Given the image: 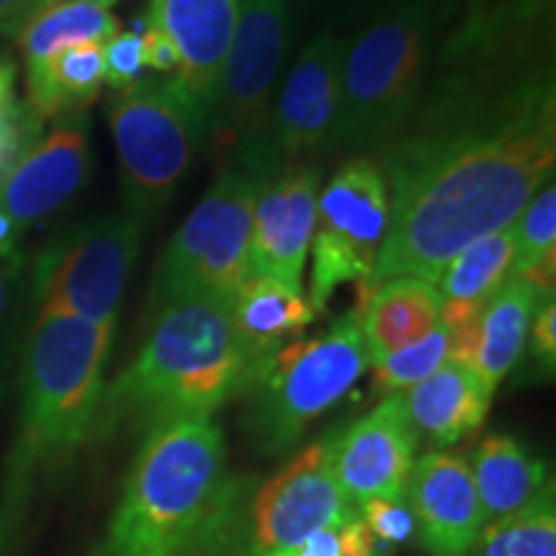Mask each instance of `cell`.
Wrapping results in <instances>:
<instances>
[{
    "instance_id": "32",
    "label": "cell",
    "mask_w": 556,
    "mask_h": 556,
    "mask_svg": "<svg viewBox=\"0 0 556 556\" xmlns=\"http://www.w3.org/2000/svg\"><path fill=\"white\" fill-rule=\"evenodd\" d=\"M361 507V520H364L374 539L381 544H407L415 536L413 513L402 500H368Z\"/></svg>"
},
{
    "instance_id": "12",
    "label": "cell",
    "mask_w": 556,
    "mask_h": 556,
    "mask_svg": "<svg viewBox=\"0 0 556 556\" xmlns=\"http://www.w3.org/2000/svg\"><path fill=\"white\" fill-rule=\"evenodd\" d=\"M345 39L336 31L312 37L289 70L270 111V163H302L332 144L340 109V62Z\"/></svg>"
},
{
    "instance_id": "39",
    "label": "cell",
    "mask_w": 556,
    "mask_h": 556,
    "mask_svg": "<svg viewBox=\"0 0 556 556\" xmlns=\"http://www.w3.org/2000/svg\"><path fill=\"white\" fill-rule=\"evenodd\" d=\"M52 3H58V0H29V21L37 16V13L50 9Z\"/></svg>"
},
{
    "instance_id": "2",
    "label": "cell",
    "mask_w": 556,
    "mask_h": 556,
    "mask_svg": "<svg viewBox=\"0 0 556 556\" xmlns=\"http://www.w3.org/2000/svg\"><path fill=\"white\" fill-rule=\"evenodd\" d=\"M240 482L214 417L144 435L122 497L90 556H229L238 544Z\"/></svg>"
},
{
    "instance_id": "18",
    "label": "cell",
    "mask_w": 556,
    "mask_h": 556,
    "mask_svg": "<svg viewBox=\"0 0 556 556\" xmlns=\"http://www.w3.org/2000/svg\"><path fill=\"white\" fill-rule=\"evenodd\" d=\"M417 435L433 446H456L484 426L492 392L467 364L446 361L435 374L402 394Z\"/></svg>"
},
{
    "instance_id": "41",
    "label": "cell",
    "mask_w": 556,
    "mask_h": 556,
    "mask_svg": "<svg viewBox=\"0 0 556 556\" xmlns=\"http://www.w3.org/2000/svg\"><path fill=\"white\" fill-rule=\"evenodd\" d=\"M270 556H289L287 552H283V554H270Z\"/></svg>"
},
{
    "instance_id": "5",
    "label": "cell",
    "mask_w": 556,
    "mask_h": 556,
    "mask_svg": "<svg viewBox=\"0 0 556 556\" xmlns=\"http://www.w3.org/2000/svg\"><path fill=\"white\" fill-rule=\"evenodd\" d=\"M368 368L358 312L338 317L323 336L291 340L253 368L245 426L255 448L283 456L302 441L312 422L356 387Z\"/></svg>"
},
{
    "instance_id": "10",
    "label": "cell",
    "mask_w": 556,
    "mask_h": 556,
    "mask_svg": "<svg viewBox=\"0 0 556 556\" xmlns=\"http://www.w3.org/2000/svg\"><path fill=\"white\" fill-rule=\"evenodd\" d=\"M389 222V193L381 165L358 155L340 165L317 199V222L312 235L309 304L325 312L343 283H358L366 294L377 266Z\"/></svg>"
},
{
    "instance_id": "33",
    "label": "cell",
    "mask_w": 556,
    "mask_h": 556,
    "mask_svg": "<svg viewBox=\"0 0 556 556\" xmlns=\"http://www.w3.org/2000/svg\"><path fill=\"white\" fill-rule=\"evenodd\" d=\"M528 353H531L533 364L539 366V371L552 377L556 368V302L554 294L544 296L539 302L536 312H533L531 330H528L526 340Z\"/></svg>"
},
{
    "instance_id": "34",
    "label": "cell",
    "mask_w": 556,
    "mask_h": 556,
    "mask_svg": "<svg viewBox=\"0 0 556 556\" xmlns=\"http://www.w3.org/2000/svg\"><path fill=\"white\" fill-rule=\"evenodd\" d=\"M142 60H144V70H152V73H160V75H173L180 65L176 45H173V41L165 37V34L160 31L150 18H148V29L142 34Z\"/></svg>"
},
{
    "instance_id": "22",
    "label": "cell",
    "mask_w": 556,
    "mask_h": 556,
    "mask_svg": "<svg viewBox=\"0 0 556 556\" xmlns=\"http://www.w3.org/2000/svg\"><path fill=\"white\" fill-rule=\"evenodd\" d=\"M516 258V229L486 235L454 255L441 278V325L462 328L475 323L484 304L510 281Z\"/></svg>"
},
{
    "instance_id": "40",
    "label": "cell",
    "mask_w": 556,
    "mask_h": 556,
    "mask_svg": "<svg viewBox=\"0 0 556 556\" xmlns=\"http://www.w3.org/2000/svg\"><path fill=\"white\" fill-rule=\"evenodd\" d=\"M75 3H88V5H99V9H114L119 0H75Z\"/></svg>"
},
{
    "instance_id": "11",
    "label": "cell",
    "mask_w": 556,
    "mask_h": 556,
    "mask_svg": "<svg viewBox=\"0 0 556 556\" xmlns=\"http://www.w3.org/2000/svg\"><path fill=\"white\" fill-rule=\"evenodd\" d=\"M330 464V435L296 454L253 503L255 556L283 554L319 531L358 520Z\"/></svg>"
},
{
    "instance_id": "6",
    "label": "cell",
    "mask_w": 556,
    "mask_h": 556,
    "mask_svg": "<svg viewBox=\"0 0 556 556\" xmlns=\"http://www.w3.org/2000/svg\"><path fill=\"white\" fill-rule=\"evenodd\" d=\"M124 201L144 222L170 204L206 142V109L178 75L139 78L109 101Z\"/></svg>"
},
{
    "instance_id": "26",
    "label": "cell",
    "mask_w": 556,
    "mask_h": 556,
    "mask_svg": "<svg viewBox=\"0 0 556 556\" xmlns=\"http://www.w3.org/2000/svg\"><path fill=\"white\" fill-rule=\"evenodd\" d=\"M516 258L510 278L531 283L541 294H554L556 278V184L541 186L516 225Z\"/></svg>"
},
{
    "instance_id": "24",
    "label": "cell",
    "mask_w": 556,
    "mask_h": 556,
    "mask_svg": "<svg viewBox=\"0 0 556 556\" xmlns=\"http://www.w3.org/2000/svg\"><path fill=\"white\" fill-rule=\"evenodd\" d=\"M103 88V45L83 41L34 62L26 75V106L41 122L86 114Z\"/></svg>"
},
{
    "instance_id": "25",
    "label": "cell",
    "mask_w": 556,
    "mask_h": 556,
    "mask_svg": "<svg viewBox=\"0 0 556 556\" xmlns=\"http://www.w3.org/2000/svg\"><path fill=\"white\" fill-rule=\"evenodd\" d=\"M122 31L119 18L109 9L99 5L75 3V0H58L50 9L37 13L18 34V45L29 65L52 58L65 47L96 41L106 45Z\"/></svg>"
},
{
    "instance_id": "1",
    "label": "cell",
    "mask_w": 556,
    "mask_h": 556,
    "mask_svg": "<svg viewBox=\"0 0 556 556\" xmlns=\"http://www.w3.org/2000/svg\"><path fill=\"white\" fill-rule=\"evenodd\" d=\"M430 75L415 116L379 152L389 222L366 294L394 276L438 283L454 255L516 225L554 178V58L435 62Z\"/></svg>"
},
{
    "instance_id": "14",
    "label": "cell",
    "mask_w": 556,
    "mask_h": 556,
    "mask_svg": "<svg viewBox=\"0 0 556 556\" xmlns=\"http://www.w3.org/2000/svg\"><path fill=\"white\" fill-rule=\"evenodd\" d=\"M417 433L402 394H387L356 422L330 433V464L353 505L402 500L415 464Z\"/></svg>"
},
{
    "instance_id": "29",
    "label": "cell",
    "mask_w": 556,
    "mask_h": 556,
    "mask_svg": "<svg viewBox=\"0 0 556 556\" xmlns=\"http://www.w3.org/2000/svg\"><path fill=\"white\" fill-rule=\"evenodd\" d=\"M26 255L21 248L0 255V397L9 384V368L16 348V323H18V304L24 296L26 281Z\"/></svg>"
},
{
    "instance_id": "27",
    "label": "cell",
    "mask_w": 556,
    "mask_h": 556,
    "mask_svg": "<svg viewBox=\"0 0 556 556\" xmlns=\"http://www.w3.org/2000/svg\"><path fill=\"white\" fill-rule=\"evenodd\" d=\"M467 556H556L554 486L523 513L484 526Z\"/></svg>"
},
{
    "instance_id": "16",
    "label": "cell",
    "mask_w": 556,
    "mask_h": 556,
    "mask_svg": "<svg viewBox=\"0 0 556 556\" xmlns=\"http://www.w3.org/2000/svg\"><path fill=\"white\" fill-rule=\"evenodd\" d=\"M405 503L428 556H467L486 526L469 462L446 451H430L413 464Z\"/></svg>"
},
{
    "instance_id": "8",
    "label": "cell",
    "mask_w": 556,
    "mask_h": 556,
    "mask_svg": "<svg viewBox=\"0 0 556 556\" xmlns=\"http://www.w3.org/2000/svg\"><path fill=\"white\" fill-rule=\"evenodd\" d=\"M263 178L240 165L222 168L160 258L152 291L157 307L197 294L232 299L250 276L253 208Z\"/></svg>"
},
{
    "instance_id": "38",
    "label": "cell",
    "mask_w": 556,
    "mask_h": 556,
    "mask_svg": "<svg viewBox=\"0 0 556 556\" xmlns=\"http://www.w3.org/2000/svg\"><path fill=\"white\" fill-rule=\"evenodd\" d=\"M361 5H371V9H377V13H384V11H392V9H400V5H407V3H415V0H356ZM374 13V16H377Z\"/></svg>"
},
{
    "instance_id": "17",
    "label": "cell",
    "mask_w": 556,
    "mask_h": 556,
    "mask_svg": "<svg viewBox=\"0 0 556 556\" xmlns=\"http://www.w3.org/2000/svg\"><path fill=\"white\" fill-rule=\"evenodd\" d=\"M242 0H150L148 16L176 45L178 78L208 101L229 41L240 18Z\"/></svg>"
},
{
    "instance_id": "4",
    "label": "cell",
    "mask_w": 556,
    "mask_h": 556,
    "mask_svg": "<svg viewBox=\"0 0 556 556\" xmlns=\"http://www.w3.org/2000/svg\"><path fill=\"white\" fill-rule=\"evenodd\" d=\"M462 0H415L377 13L345 39L332 148L381 152L402 135Z\"/></svg>"
},
{
    "instance_id": "36",
    "label": "cell",
    "mask_w": 556,
    "mask_h": 556,
    "mask_svg": "<svg viewBox=\"0 0 556 556\" xmlns=\"http://www.w3.org/2000/svg\"><path fill=\"white\" fill-rule=\"evenodd\" d=\"M21 232H24V229H21L9 214L0 212V255L11 253V250L18 248Z\"/></svg>"
},
{
    "instance_id": "28",
    "label": "cell",
    "mask_w": 556,
    "mask_h": 556,
    "mask_svg": "<svg viewBox=\"0 0 556 556\" xmlns=\"http://www.w3.org/2000/svg\"><path fill=\"white\" fill-rule=\"evenodd\" d=\"M451 356V336L441 323L435 330L417 343L371 361V387L377 394H402L420 384L430 374L446 364Z\"/></svg>"
},
{
    "instance_id": "37",
    "label": "cell",
    "mask_w": 556,
    "mask_h": 556,
    "mask_svg": "<svg viewBox=\"0 0 556 556\" xmlns=\"http://www.w3.org/2000/svg\"><path fill=\"white\" fill-rule=\"evenodd\" d=\"M13 96V67L0 62V103Z\"/></svg>"
},
{
    "instance_id": "15",
    "label": "cell",
    "mask_w": 556,
    "mask_h": 556,
    "mask_svg": "<svg viewBox=\"0 0 556 556\" xmlns=\"http://www.w3.org/2000/svg\"><path fill=\"white\" fill-rule=\"evenodd\" d=\"M88 173L86 114L58 119L0 176V212L26 229L65 206L83 189Z\"/></svg>"
},
{
    "instance_id": "13",
    "label": "cell",
    "mask_w": 556,
    "mask_h": 556,
    "mask_svg": "<svg viewBox=\"0 0 556 556\" xmlns=\"http://www.w3.org/2000/svg\"><path fill=\"white\" fill-rule=\"evenodd\" d=\"M319 168L315 163L278 165L263 178L253 208L248 268L283 287L302 291V274L309 261L317 222Z\"/></svg>"
},
{
    "instance_id": "9",
    "label": "cell",
    "mask_w": 556,
    "mask_h": 556,
    "mask_svg": "<svg viewBox=\"0 0 556 556\" xmlns=\"http://www.w3.org/2000/svg\"><path fill=\"white\" fill-rule=\"evenodd\" d=\"M139 245L142 222L131 214L90 219L60 232L31 263L29 294L37 315L58 312L116 330Z\"/></svg>"
},
{
    "instance_id": "19",
    "label": "cell",
    "mask_w": 556,
    "mask_h": 556,
    "mask_svg": "<svg viewBox=\"0 0 556 556\" xmlns=\"http://www.w3.org/2000/svg\"><path fill=\"white\" fill-rule=\"evenodd\" d=\"M368 364L417 343L441 323V291L415 276L387 278L356 307Z\"/></svg>"
},
{
    "instance_id": "31",
    "label": "cell",
    "mask_w": 556,
    "mask_h": 556,
    "mask_svg": "<svg viewBox=\"0 0 556 556\" xmlns=\"http://www.w3.org/2000/svg\"><path fill=\"white\" fill-rule=\"evenodd\" d=\"M144 73L142 34L119 31L103 45V83L114 90L129 88Z\"/></svg>"
},
{
    "instance_id": "3",
    "label": "cell",
    "mask_w": 556,
    "mask_h": 556,
    "mask_svg": "<svg viewBox=\"0 0 556 556\" xmlns=\"http://www.w3.org/2000/svg\"><path fill=\"white\" fill-rule=\"evenodd\" d=\"M250 364L225 296H180L160 304L137 358L103 387L90 441L212 417L242 394Z\"/></svg>"
},
{
    "instance_id": "35",
    "label": "cell",
    "mask_w": 556,
    "mask_h": 556,
    "mask_svg": "<svg viewBox=\"0 0 556 556\" xmlns=\"http://www.w3.org/2000/svg\"><path fill=\"white\" fill-rule=\"evenodd\" d=\"M29 24V0H0V34L16 39Z\"/></svg>"
},
{
    "instance_id": "20",
    "label": "cell",
    "mask_w": 556,
    "mask_h": 556,
    "mask_svg": "<svg viewBox=\"0 0 556 556\" xmlns=\"http://www.w3.org/2000/svg\"><path fill=\"white\" fill-rule=\"evenodd\" d=\"M229 307L250 374L268 356H274L278 348L302 336L317 317L302 291L283 287L281 281L266 276H248L229 299Z\"/></svg>"
},
{
    "instance_id": "21",
    "label": "cell",
    "mask_w": 556,
    "mask_h": 556,
    "mask_svg": "<svg viewBox=\"0 0 556 556\" xmlns=\"http://www.w3.org/2000/svg\"><path fill=\"white\" fill-rule=\"evenodd\" d=\"M486 520L523 513L552 490L546 464L513 435H486L469 462Z\"/></svg>"
},
{
    "instance_id": "23",
    "label": "cell",
    "mask_w": 556,
    "mask_h": 556,
    "mask_svg": "<svg viewBox=\"0 0 556 556\" xmlns=\"http://www.w3.org/2000/svg\"><path fill=\"white\" fill-rule=\"evenodd\" d=\"M544 296L552 294H541L531 283L510 278L479 312L471 371L492 394L523 356L533 312Z\"/></svg>"
},
{
    "instance_id": "30",
    "label": "cell",
    "mask_w": 556,
    "mask_h": 556,
    "mask_svg": "<svg viewBox=\"0 0 556 556\" xmlns=\"http://www.w3.org/2000/svg\"><path fill=\"white\" fill-rule=\"evenodd\" d=\"M41 124L45 122L13 96L0 103V176L41 137Z\"/></svg>"
},
{
    "instance_id": "7",
    "label": "cell",
    "mask_w": 556,
    "mask_h": 556,
    "mask_svg": "<svg viewBox=\"0 0 556 556\" xmlns=\"http://www.w3.org/2000/svg\"><path fill=\"white\" fill-rule=\"evenodd\" d=\"M289 52V0H242L240 18L206 101V142L225 165L258 176L268 155L270 111Z\"/></svg>"
}]
</instances>
